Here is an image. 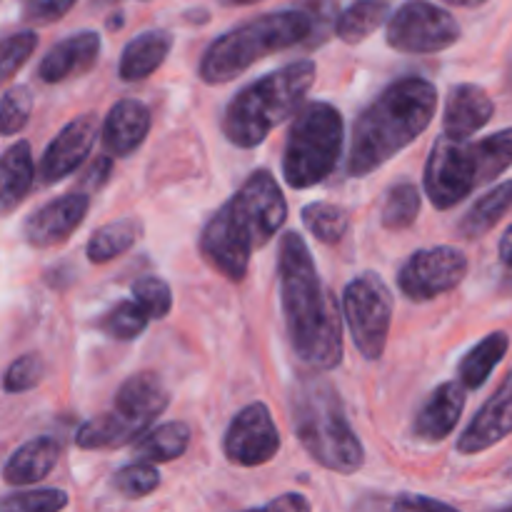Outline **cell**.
Listing matches in <instances>:
<instances>
[{
  "label": "cell",
  "instance_id": "6da1fadb",
  "mask_svg": "<svg viewBox=\"0 0 512 512\" xmlns=\"http://www.w3.org/2000/svg\"><path fill=\"white\" fill-rule=\"evenodd\" d=\"M278 283L295 355L318 373L338 368L343 363L338 300L325 290L308 243L295 230L280 238Z\"/></svg>",
  "mask_w": 512,
  "mask_h": 512
},
{
  "label": "cell",
  "instance_id": "7a4b0ae2",
  "mask_svg": "<svg viewBox=\"0 0 512 512\" xmlns=\"http://www.w3.org/2000/svg\"><path fill=\"white\" fill-rule=\"evenodd\" d=\"M288 220V200L270 170L248 175L200 233V253L228 280H243L250 258Z\"/></svg>",
  "mask_w": 512,
  "mask_h": 512
},
{
  "label": "cell",
  "instance_id": "3957f363",
  "mask_svg": "<svg viewBox=\"0 0 512 512\" xmlns=\"http://www.w3.org/2000/svg\"><path fill=\"white\" fill-rule=\"evenodd\" d=\"M438 110V90L425 78H403L383 90L355 120L348 175L363 178L393 160L428 130Z\"/></svg>",
  "mask_w": 512,
  "mask_h": 512
},
{
  "label": "cell",
  "instance_id": "277c9868",
  "mask_svg": "<svg viewBox=\"0 0 512 512\" xmlns=\"http://www.w3.org/2000/svg\"><path fill=\"white\" fill-rule=\"evenodd\" d=\"M318 373V370H315ZM303 375L290 395L293 430L310 458L333 473L353 475L363 468L365 450L350 420L343 400L330 380L323 375Z\"/></svg>",
  "mask_w": 512,
  "mask_h": 512
},
{
  "label": "cell",
  "instance_id": "5b68a950",
  "mask_svg": "<svg viewBox=\"0 0 512 512\" xmlns=\"http://www.w3.org/2000/svg\"><path fill=\"white\" fill-rule=\"evenodd\" d=\"M313 60H295L240 90L223 115V133L235 148H255L288 120L315 83Z\"/></svg>",
  "mask_w": 512,
  "mask_h": 512
},
{
  "label": "cell",
  "instance_id": "8992f818",
  "mask_svg": "<svg viewBox=\"0 0 512 512\" xmlns=\"http://www.w3.org/2000/svg\"><path fill=\"white\" fill-rule=\"evenodd\" d=\"M318 30L308 10H280L253 18L230 33L220 35L205 50L198 75L208 85H223L268 55L305 43Z\"/></svg>",
  "mask_w": 512,
  "mask_h": 512
},
{
  "label": "cell",
  "instance_id": "52a82bcc",
  "mask_svg": "<svg viewBox=\"0 0 512 512\" xmlns=\"http://www.w3.org/2000/svg\"><path fill=\"white\" fill-rule=\"evenodd\" d=\"M343 115L325 100H313L295 113L285 138L283 178L290 188L305 190L323 183L343 153Z\"/></svg>",
  "mask_w": 512,
  "mask_h": 512
},
{
  "label": "cell",
  "instance_id": "ba28073f",
  "mask_svg": "<svg viewBox=\"0 0 512 512\" xmlns=\"http://www.w3.org/2000/svg\"><path fill=\"white\" fill-rule=\"evenodd\" d=\"M343 315L363 358H383L393 323V295L375 273H363L345 285Z\"/></svg>",
  "mask_w": 512,
  "mask_h": 512
},
{
  "label": "cell",
  "instance_id": "9c48e42d",
  "mask_svg": "<svg viewBox=\"0 0 512 512\" xmlns=\"http://www.w3.org/2000/svg\"><path fill=\"white\" fill-rule=\"evenodd\" d=\"M458 40V20L428 0H408L388 20V45L398 53H440L453 48Z\"/></svg>",
  "mask_w": 512,
  "mask_h": 512
},
{
  "label": "cell",
  "instance_id": "30bf717a",
  "mask_svg": "<svg viewBox=\"0 0 512 512\" xmlns=\"http://www.w3.org/2000/svg\"><path fill=\"white\" fill-rule=\"evenodd\" d=\"M423 183L430 203L438 210H450L468 198L475 188H480L473 143L450 135L435 140Z\"/></svg>",
  "mask_w": 512,
  "mask_h": 512
},
{
  "label": "cell",
  "instance_id": "8fae6325",
  "mask_svg": "<svg viewBox=\"0 0 512 512\" xmlns=\"http://www.w3.org/2000/svg\"><path fill=\"white\" fill-rule=\"evenodd\" d=\"M468 275V258L460 248L438 245L410 255L398 273L400 293L413 303H428L458 288Z\"/></svg>",
  "mask_w": 512,
  "mask_h": 512
},
{
  "label": "cell",
  "instance_id": "7c38bea8",
  "mask_svg": "<svg viewBox=\"0 0 512 512\" xmlns=\"http://www.w3.org/2000/svg\"><path fill=\"white\" fill-rule=\"evenodd\" d=\"M225 458L240 468L270 463L280 450V433L265 403H250L230 423L223 440Z\"/></svg>",
  "mask_w": 512,
  "mask_h": 512
},
{
  "label": "cell",
  "instance_id": "4fadbf2b",
  "mask_svg": "<svg viewBox=\"0 0 512 512\" xmlns=\"http://www.w3.org/2000/svg\"><path fill=\"white\" fill-rule=\"evenodd\" d=\"M90 210V193L73 190V193L55 198L28 215L23 223V238L30 248L50 250L68 243L75 230L85 220Z\"/></svg>",
  "mask_w": 512,
  "mask_h": 512
},
{
  "label": "cell",
  "instance_id": "5bb4252c",
  "mask_svg": "<svg viewBox=\"0 0 512 512\" xmlns=\"http://www.w3.org/2000/svg\"><path fill=\"white\" fill-rule=\"evenodd\" d=\"M100 133H103V128H100L98 115L90 113L70 120V123L50 140L43 158H40V183L55 185L63 178H68V175H73L75 170L85 163V158L90 155V150H93Z\"/></svg>",
  "mask_w": 512,
  "mask_h": 512
},
{
  "label": "cell",
  "instance_id": "9a60e30c",
  "mask_svg": "<svg viewBox=\"0 0 512 512\" xmlns=\"http://www.w3.org/2000/svg\"><path fill=\"white\" fill-rule=\"evenodd\" d=\"M512 433V370L458 440V453L478 455Z\"/></svg>",
  "mask_w": 512,
  "mask_h": 512
},
{
  "label": "cell",
  "instance_id": "2e32d148",
  "mask_svg": "<svg viewBox=\"0 0 512 512\" xmlns=\"http://www.w3.org/2000/svg\"><path fill=\"white\" fill-rule=\"evenodd\" d=\"M100 58V35L95 30H80L70 38L55 43L43 55L38 65V78L43 83H63V80L85 75L95 68Z\"/></svg>",
  "mask_w": 512,
  "mask_h": 512
},
{
  "label": "cell",
  "instance_id": "e0dca14e",
  "mask_svg": "<svg viewBox=\"0 0 512 512\" xmlns=\"http://www.w3.org/2000/svg\"><path fill=\"white\" fill-rule=\"evenodd\" d=\"M465 390L468 388L460 380L438 385L415 415V438L423 440V443H440V440L448 438L465 410Z\"/></svg>",
  "mask_w": 512,
  "mask_h": 512
},
{
  "label": "cell",
  "instance_id": "ac0fdd59",
  "mask_svg": "<svg viewBox=\"0 0 512 512\" xmlns=\"http://www.w3.org/2000/svg\"><path fill=\"white\" fill-rule=\"evenodd\" d=\"M150 133L148 105L135 98H123L110 108L103 120V145L115 158H128Z\"/></svg>",
  "mask_w": 512,
  "mask_h": 512
},
{
  "label": "cell",
  "instance_id": "d6986e66",
  "mask_svg": "<svg viewBox=\"0 0 512 512\" xmlns=\"http://www.w3.org/2000/svg\"><path fill=\"white\" fill-rule=\"evenodd\" d=\"M493 113V100L480 85L460 83L450 90L448 100H445L443 130L450 138L468 140L470 135H475L490 123Z\"/></svg>",
  "mask_w": 512,
  "mask_h": 512
},
{
  "label": "cell",
  "instance_id": "ffe728a7",
  "mask_svg": "<svg viewBox=\"0 0 512 512\" xmlns=\"http://www.w3.org/2000/svg\"><path fill=\"white\" fill-rule=\"evenodd\" d=\"M170 395L165 390L163 380L155 373L145 370V373H135L125 380L115 393V405L120 413L128 415L130 420L140 423L143 428H150L155 418L168 408Z\"/></svg>",
  "mask_w": 512,
  "mask_h": 512
},
{
  "label": "cell",
  "instance_id": "44dd1931",
  "mask_svg": "<svg viewBox=\"0 0 512 512\" xmlns=\"http://www.w3.org/2000/svg\"><path fill=\"white\" fill-rule=\"evenodd\" d=\"M60 460V445L55 438H33L20 445L3 465V480L8 485H35L48 478Z\"/></svg>",
  "mask_w": 512,
  "mask_h": 512
},
{
  "label": "cell",
  "instance_id": "7402d4cb",
  "mask_svg": "<svg viewBox=\"0 0 512 512\" xmlns=\"http://www.w3.org/2000/svg\"><path fill=\"white\" fill-rule=\"evenodd\" d=\"M170 48H173V35L168 30H148V33L133 38L120 55V80L138 83V80L150 78L165 63Z\"/></svg>",
  "mask_w": 512,
  "mask_h": 512
},
{
  "label": "cell",
  "instance_id": "603a6c76",
  "mask_svg": "<svg viewBox=\"0 0 512 512\" xmlns=\"http://www.w3.org/2000/svg\"><path fill=\"white\" fill-rule=\"evenodd\" d=\"M145 430L148 428H143L140 423L130 420L128 415L120 413L118 408H113L108 413L85 420L78 433H75V445L83 450H113L138 440L140 433H145Z\"/></svg>",
  "mask_w": 512,
  "mask_h": 512
},
{
  "label": "cell",
  "instance_id": "cb8c5ba5",
  "mask_svg": "<svg viewBox=\"0 0 512 512\" xmlns=\"http://www.w3.org/2000/svg\"><path fill=\"white\" fill-rule=\"evenodd\" d=\"M0 173H3V213H13L25 195L30 193L35 180V163H33V148L28 140L10 145L3 153V163H0Z\"/></svg>",
  "mask_w": 512,
  "mask_h": 512
},
{
  "label": "cell",
  "instance_id": "d4e9b609",
  "mask_svg": "<svg viewBox=\"0 0 512 512\" xmlns=\"http://www.w3.org/2000/svg\"><path fill=\"white\" fill-rule=\"evenodd\" d=\"M512 208V180L495 185L493 190L483 195L480 200H475L473 208L463 215V220L458 223V233L465 240H478L483 235H488L500 220L505 218V213Z\"/></svg>",
  "mask_w": 512,
  "mask_h": 512
},
{
  "label": "cell",
  "instance_id": "484cf974",
  "mask_svg": "<svg viewBox=\"0 0 512 512\" xmlns=\"http://www.w3.org/2000/svg\"><path fill=\"white\" fill-rule=\"evenodd\" d=\"M510 348V338L503 330H495L488 338L480 340L458 365V378L460 383L468 390H478L488 383V378L493 375V370L498 368L500 360L505 358Z\"/></svg>",
  "mask_w": 512,
  "mask_h": 512
},
{
  "label": "cell",
  "instance_id": "4316f807",
  "mask_svg": "<svg viewBox=\"0 0 512 512\" xmlns=\"http://www.w3.org/2000/svg\"><path fill=\"white\" fill-rule=\"evenodd\" d=\"M190 445V428L180 420L160 423L135 440V455L148 463H170L183 458Z\"/></svg>",
  "mask_w": 512,
  "mask_h": 512
},
{
  "label": "cell",
  "instance_id": "83f0119b",
  "mask_svg": "<svg viewBox=\"0 0 512 512\" xmlns=\"http://www.w3.org/2000/svg\"><path fill=\"white\" fill-rule=\"evenodd\" d=\"M143 223L138 218H120L113 223H105L103 228L95 230L88 240V260L95 265L110 263V260L120 258L128 253L140 238Z\"/></svg>",
  "mask_w": 512,
  "mask_h": 512
},
{
  "label": "cell",
  "instance_id": "f1b7e54d",
  "mask_svg": "<svg viewBox=\"0 0 512 512\" xmlns=\"http://www.w3.org/2000/svg\"><path fill=\"white\" fill-rule=\"evenodd\" d=\"M388 13L390 8L383 0H358V3H353L338 15L335 35L348 45L360 43V40L370 38L388 20Z\"/></svg>",
  "mask_w": 512,
  "mask_h": 512
},
{
  "label": "cell",
  "instance_id": "f546056e",
  "mask_svg": "<svg viewBox=\"0 0 512 512\" xmlns=\"http://www.w3.org/2000/svg\"><path fill=\"white\" fill-rule=\"evenodd\" d=\"M475 165H478V185H488L512 165V128L488 135L473 143Z\"/></svg>",
  "mask_w": 512,
  "mask_h": 512
},
{
  "label": "cell",
  "instance_id": "4dcf8cb0",
  "mask_svg": "<svg viewBox=\"0 0 512 512\" xmlns=\"http://www.w3.org/2000/svg\"><path fill=\"white\" fill-rule=\"evenodd\" d=\"M300 215H303L305 230L325 245H338L348 233V210L335 203H310L305 205Z\"/></svg>",
  "mask_w": 512,
  "mask_h": 512
},
{
  "label": "cell",
  "instance_id": "1f68e13d",
  "mask_svg": "<svg viewBox=\"0 0 512 512\" xmlns=\"http://www.w3.org/2000/svg\"><path fill=\"white\" fill-rule=\"evenodd\" d=\"M420 213V188L415 183H398L388 190L383 203V228L405 230L415 223Z\"/></svg>",
  "mask_w": 512,
  "mask_h": 512
},
{
  "label": "cell",
  "instance_id": "d6a6232c",
  "mask_svg": "<svg viewBox=\"0 0 512 512\" xmlns=\"http://www.w3.org/2000/svg\"><path fill=\"white\" fill-rule=\"evenodd\" d=\"M150 315L138 300H123L103 318V330L115 340H135L145 333Z\"/></svg>",
  "mask_w": 512,
  "mask_h": 512
},
{
  "label": "cell",
  "instance_id": "836d02e7",
  "mask_svg": "<svg viewBox=\"0 0 512 512\" xmlns=\"http://www.w3.org/2000/svg\"><path fill=\"white\" fill-rule=\"evenodd\" d=\"M160 485V473L155 468V463L148 460H138V463H130L125 468H120L113 475V488L115 493H120L128 500L145 498V495L153 493Z\"/></svg>",
  "mask_w": 512,
  "mask_h": 512
},
{
  "label": "cell",
  "instance_id": "e575fe53",
  "mask_svg": "<svg viewBox=\"0 0 512 512\" xmlns=\"http://www.w3.org/2000/svg\"><path fill=\"white\" fill-rule=\"evenodd\" d=\"M30 113H33V95L28 85H15L8 88L0 103V130L3 135H15L28 125Z\"/></svg>",
  "mask_w": 512,
  "mask_h": 512
},
{
  "label": "cell",
  "instance_id": "d590c367",
  "mask_svg": "<svg viewBox=\"0 0 512 512\" xmlns=\"http://www.w3.org/2000/svg\"><path fill=\"white\" fill-rule=\"evenodd\" d=\"M133 298L148 310V315L153 320L168 318L170 308H173V293H170V285L165 280L155 278V275H145L133 283Z\"/></svg>",
  "mask_w": 512,
  "mask_h": 512
},
{
  "label": "cell",
  "instance_id": "8d00e7d4",
  "mask_svg": "<svg viewBox=\"0 0 512 512\" xmlns=\"http://www.w3.org/2000/svg\"><path fill=\"white\" fill-rule=\"evenodd\" d=\"M68 493L65 490H28V493H13L3 498L0 508L15 512H55L68 508Z\"/></svg>",
  "mask_w": 512,
  "mask_h": 512
},
{
  "label": "cell",
  "instance_id": "74e56055",
  "mask_svg": "<svg viewBox=\"0 0 512 512\" xmlns=\"http://www.w3.org/2000/svg\"><path fill=\"white\" fill-rule=\"evenodd\" d=\"M45 373V363L40 360V355L28 353V355H20L10 363V368L5 370V378H3V388L5 393L10 395H18V393H28L33 390L35 385L43 380Z\"/></svg>",
  "mask_w": 512,
  "mask_h": 512
},
{
  "label": "cell",
  "instance_id": "f35d334b",
  "mask_svg": "<svg viewBox=\"0 0 512 512\" xmlns=\"http://www.w3.org/2000/svg\"><path fill=\"white\" fill-rule=\"evenodd\" d=\"M35 45H38V35L33 30H20V33L8 35L3 40V78L10 80L25 63L30 60V55L35 53Z\"/></svg>",
  "mask_w": 512,
  "mask_h": 512
},
{
  "label": "cell",
  "instance_id": "ab89813d",
  "mask_svg": "<svg viewBox=\"0 0 512 512\" xmlns=\"http://www.w3.org/2000/svg\"><path fill=\"white\" fill-rule=\"evenodd\" d=\"M78 0H25L23 18L33 25H50L63 18Z\"/></svg>",
  "mask_w": 512,
  "mask_h": 512
},
{
  "label": "cell",
  "instance_id": "60d3db41",
  "mask_svg": "<svg viewBox=\"0 0 512 512\" xmlns=\"http://www.w3.org/2000/svg\"><path fill=\"white\" fill-rule=\"evenodd\" d=\"M110 173H113V160H110L108 155H100V158H95L93 163L88 165V170L80 175L78 190H85V193H95V190H100L105 183H108Z\"/></svg>",
  "mask_w": 512,
  "mask_h": 512
},
{
  "label": "cell",
  "instance_id": "b9f144b4",
  "mask_svg": "<svg viewBox=\"0 0 512 512\" xmlns=\"http://www.w3.org/2000/svg\"><path fill=\"white\" fill-rule=\"evenodd\" d=\"M395 510H420V508H433V510H445L450 508L448 503L443 500H433V498H418V495H403L393 503Z\"/></svg>",
  "mask_w": 512,
  "mask_h": 512
},
{
  "label": "cell",
  "instance_id": "7bdbcfd3",
  "mask_svg": "<svg viewBox=\"0 0 512 512\" xmlns=\"http://www.w3.org/2000/svg\"><path fill=\"white\" fill-rule=\"evenodd\" d=\"M263 508L265 510H295V512H300V510H310V503L303 498V495L288 493V495H283V498L270 500V503H265Z\"/></svg>",
  "mask_w": 512,
  "mask_h": 512
},
{
  "label": "cell",
  "instance_id": "ee69618b",
  "mask_svg": "<svg viewBox=\"0 0 512 512\" xmlns=\"http://www.w3.org/2000/svg\"><path fill=\"white\" fill-rule=\"evenodd\" d=\"M505 275H503V283H500V288H503V293L512 295V255L508 260H505Z\"/></svg>",
  "mask_w": 512,
  "mask_h": 512
},
{
  "label": "cell",
  "instance_id": "f6af8a7d",
  "mask_svg": "<svg viewBox=\"0 0 512 512\" xmlns=\"http://www.w3.org/2000/svg\"><path fill=\"white\" fill-rule=\"evenodd\" d=\"M448 5H458V8H478V5L488 3V0H443Z\"/></svg>",
  "mask_w": 512,
  "mask_h": 512
},
{
  "label": "cell",
  "instance_id": "bcb514c9",
  "mask_svg": "<svg viewBox=\"0 0 512 512\" xmlns=\"http://www.w3.org/2000/svg\"><path fill=\"white\" fill-rule=\"evenodd\" d=\"M223 5H253V3H260V0H220Z\"/></svg>",
  "mask_w": 512,
  "mask_h": 512
},
{
  "label": "cell",
  "instance_id": "7dc6e473",
  "mask_svg": "<svg viewBox=\"0 0 512 512\" xmlns=\"http://www.w3.org/2000/svg\"><path fill=\"white\" fill-rule=\"evenodd\" d=\"M118 25H123V15H115V18L108 23V28H118Z\"/></svg>",
  "mask_w": 512,
  "mask_h": 512
},
{
  "label": "cell",
  "instance_id": "c3c4849f",
  "mask_svg": "<svg viewBox=\"0 0 512 512\" xmlns=\"http://www.w3.org/2000/svg\"><path fill=\"white\" fill-rule=\"evenodd\" d=\"M510 80H512V73H510Z\"/></svg>",
  "mask_w": 512,
  "mask_h": 512
}]
</instances>
